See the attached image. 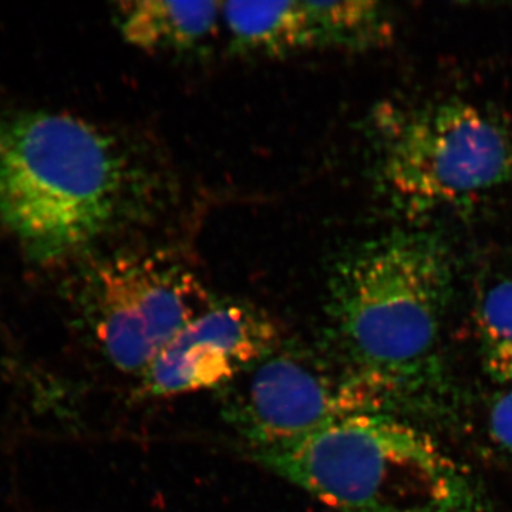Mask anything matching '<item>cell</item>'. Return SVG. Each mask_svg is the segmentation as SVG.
Segmentation results:
<instances>
[{"mask_svg":"<svg viewBox=\"0 0 512 512\" xmlns=\"http://www.w3.org/2000/svg\"><path fill=\"white\" fill-rule=\"evenodd\" d=\"M453 281L447 245L426 231L370 239L332 266L329 350L387 412L436 379Z\"/></svg>","mask_w":512,"mask_h":512,"instance_id":"1","label":"cell"},{"mask_svg":"<svg viewBox=\"0 0 512 512\" xmlns=\"http://www.w3.org/2000/svg\"><path fill=\"white\" fill-rule=\"evenodd\" d=\"M141 173L87 121L0 110V227L36 262L83 251L140 208Z\"/></svg>","mask_w":512,"mask_h":512,"instance_id":"2","label":"cell"},{"mask_svg":"<svg viewBox=\"0 0 512 512\" xmlns=\"http://www.w3.org/2000/svg\"><path fill=\"white\" fill-rule=\"evenodd\" d=\"M251 456L338 512H491L466 467L386 410L350 414Z\"/></svg>","mask_w":512,"mask_h":512,"instance_id":"3","label":"cell"},{"mask_svg":"<svg viewBox=\"0 0 512 512\" xmlns=\"http://www.w3.org/2000/svg\"><path fill=\"white\" fill-rule=\"evenodd\" d=\"M377 180L410 217L512 185V136L476 104L386 106L373 120Z\"/></svg>","mask_w":512,"mask_h":512,"instance_id":"4","label":"cell"},{"mask_svg":"<svg viewBox=\"0 0 512 512\" xmlns=\"http://www.w3.org/2000/svg\"><path fill=\"white\" fill-rule=\"evenodd\" d=\"M211 303L200 278L163 251L107 256L87 272L82 291L97 346L116 369L138 377Z\"/></svg>","mask_w":512,"mask_h":512,"instance_id":"5","label":"cell"},{"mask_svg":"<svg viewBox=\"0 0 512 512\" xmlns=\"http://www.w3.org/2000/svg\"><path fill=\"white\" fill-rule=\"evenodd\" d=\"M222 390V414L251 451L303 439L353 413L383 410L329 349L282 343Z\"/></svg>","mask_w":512,"mask_h":512,"instance_id":"6","label":"cell"},{"mask_svg":"<svg viewBox=\"0 0 512 512\" xmlns=\"http://www.w3.org/2000/svg\"><path fill=\"white\" fill-rule=\"evenodd\" d=\"M274 320L242 302H212L174 336L147 369L148 397L222 389L281 345Z\"/></svg>","mask_w":512,"mask_h":512,"instance_id":"7","label":"cell"},{"mask_svg":"<svg viewBox=\"0 0 512 512\" xmlns=\"http://www.w3.org/2000/svg\"><path fill=\"white\" fill-rule=\"evenodd\" d=\"M222 22V3L137 0L120 5V32L147 53L190 52L204 45Z\"/></svg>","mask_w":512,"mask_h":512,"instance_id":"8","label":"cell"},{"mask_svg":"<svg viewBox=\"0 0 512 512\" xmlns=\"http://www.w3.org/2000/svg\"><path fill=\"white\" fill-rule=\"evenodd\" d=\"M222 23L239 52L281 57L315 49L303 2L222 3Z\"/></svg>","mask_w":512,"mask_h":512,"instance_id":"9","label":"cell"},{"mask_svg":"<svg viewBox=\"0 0 512 512\" xmlns=\"http://www.w3.org/2000/svg\"><path fill=\"white\" fill-rule=\"evenodd\" d=\"M303 3L311 20L315 49L366 52L392 42V13L383 3L367 0Z\"/></svg>","mask_w":512,"mask_h":512,"instance_id":"10","label":"cell"},{"mask_svg":"<svg viewBox=\"0 0 512 512\" xmlns=\"http://www.w3.org/2000/svg\"><path fill=\"white\" fill-rule=\"evenodd\" d=\"M478 345L485 373L512 386V279L491 286L477 313Z\"/></svg>","mask_w":512,"mask_h":512,"instance_id":"11","label":"cell"},{"mask_svg":"<svg viewBox=\"0 0 512 512\" xmlns=\"http://www.w3.org/2000/svg\"><path fill=\"white\" fill-rule=\"evenodd\" d=\"M488 433L494 446L512 461V386L491 403Z\"/></svg>","mask_w":512,"mask_h":512,"instance_id":"12","label":"cell"}]
</instances>
